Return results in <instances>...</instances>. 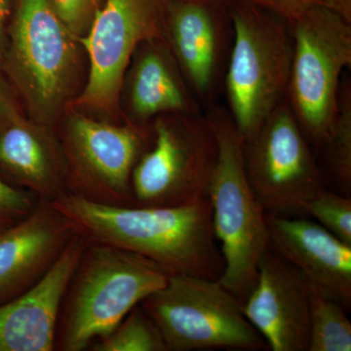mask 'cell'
<instances>
[{
  "mask_svg": "<svg viewBox=\"0 0 351 351\" xmlns=\"http://www.w3.org/2000/svg\"><path fill=\"white\" fill-rule=\"evenodd\" d=\"M86 245L76 234L38 283L0 304V351L56 350L62 304Z\"/></svg>",
  "mask_w": 351,
  "mask_h": 351,
  "instance_id": "obj_14",
  "label": "cell"
},
{
  "mask_svg": "<svg viewBox=\"0 0 351 351\" xmlns=\"http://www.w3.org/2000/svg\"><path fill=\"white\" fill-rule=\"evenodd\" d=\"M10 14V0H0V56L5 50L6 24Z\"/></svg>",
  "mask_w": 351,
  "mask_h": 351,
  "instance_id": "obj_27",
  "label": "cell"
},
{
  "mask_svg": "<svg viewBox=\"0 0 351 351\" xmlns=\"http://www.w3.org/2000/svg\"><path fill=\"white\" fill-rule=\"evenodd\" d=\"M282 19L289 25L302 17L308 9L323 3V0H247Z\"/></svg>",
  "mask_w": 351,
  "mask_h": 351,
  "instance_id": "obj_25",
  "label": "cell"
},
{
  "mask_svg": "<svg viewBox=\"0 0 351 351\" xmlns=\"http://www.w3.org/2000/svg\"><path fill=\"white\" fill-rule=\"evenodd\" d=\"M243 159L249 182L267 214L304 217L306 203L326 188L287 99L244 138Z\"/></svg>",
  "mask_w": 351,
  "mask_h": 351,
  "instance_id": "obj_8",
  "label": "cell"
},
{
  "mask_svg": "<svg viewBox=\"0 0 351 351\" xmlns=\"http://www.w3.org/2000/svg\"><path fill=\"white\" fill-rule=\"evenodd\" d=\"M323 3L351 23V0H323Z\"/></svg>",
  "mask_w": 351,
  "mask_h": 351,
  "instance_id": "obj_28",
  "label": "cell"
},
{
  "mask_svg": "<svg viewBox=\"0 0 351 351\" xmlns=\"http://www.w3.org/2000/svg\"><path fill=\"white\" fill-rule=\"evenodd\" d=\"M19 113L16 110L12 95L6 82L0 75V127L17 119Z\"/></svg>",
  "mask_w": 351,
  "mask_h": 351,
  "instance_id": "obj_26",
  "label": "cell"
},
{
  "mask_svg": "<svg viewBox=\"0 0 351 351\" xmlns=\"http://www.w3.org/2000/svg\"><path fill=\"white\" fill-rule=\"evenodd\" d=\"M92 351H168L161 332L141 304L134 307L107 336L96 339Z\"/></svg>",
  "mask_w": 351,
  "mask_h": 351,
  "instance_id": "obj_21",
  "label": "cell"
},
{
  "mask_svg": "<svg viewBox=\"0 0 351 351\" xmlns=\"http://www.w3.org/2000/svg\"><path fill=\"white\" fill-rule=\"evenodd\" d=\"M171 276L138 254L87 241L62 304L57 350H86L162 288Z\"/></svg>",
  "mask_w": 351,
  "mask_h": 351,
  "instance_id": "obj_2",
  "label": "cell"
},
{
  "mask_svg": "<svg viewBox=\"0 0 351 351\" xmlns=\"http://www.w3.org/2000/svg\"><path fill=\"white\" fill-rule=\"evenodd\" d=\"M58 17L75 38L86 34L100 0H50Z\"/></svg>",
  "mask_w": 351,
  "mask_h": 351,
  "instance_id": "obj_24",
  "label": "cell"
},
{
  "mask_svg": "<svg viewBox=\"0 0 351 351\" xmlns=\"http://www.w3.org/2000/svg\"><path fill=\"white\" fill-rule=\"evenodd\" d=\"M318 151L322 154L326 182H332L337 193L351 195V85L341 82L339 108L332 130Z\"/></svg>",
  "mask_w": 351,
  "mask_h": 351,
  "instance_id": "obj_19",
  "label": "cell"
},
{
  "mask_svg": "<svg viewBox=\"0 0 351 351\" xmlns=\"http://www.w3.org/2000/svg\"><path fill=\"white\" fill-rule=\"evenodd\" d=\"M269 245L322 294L351 306V245L304 217L267 214Z\"/></svg>",
  "mask_w": 351,
  "mask_h": 351,
  "instance_id": "obj_15",
  "label": "cell"
},
{
  "mask_svg": "<svg viewBox=\"0 0 351 351\" xmlns=\"http://www.w3.org/2000/svg\"><path fill=\"white\" fill-rule=\"evenodd\" d=\"M243 313L272 351H307L311 283L271 246L258 265Z\"/></svg>",
  "mask_w": 351,
  "mask_h": 351,
  "instance_id": "obj_13",
  "label": "cell"
},
{
  "mask_svg": "<svg viewBox=\"0 0 351 351\" xmlns=\"http://www.w3.org/2000/svg\"><path fill=\"white\" fill-rule=\"evenodd\" d=\"M51 204L88 242L138 254L171 274L219 279L223 274L208 197L177 206H113L68 193Z\"/></svg>",
  "mask_w": 351,
  "mask_h": 351,
  "instance_id": "obj_1",
  "label": "cell"
},
{
  "mask_svg": "<svg viewBox=\"0 0 351 351\" xmlns=\"http://www.w3.org/2000/svg\"><path fill=\"white\" fill-rule=\"evenodd\" d=\"M151 147L132 173L138 206H177L207 197L218 144L202 113H166L156 117Z\"/></svg>",
  "mask_w": 351,
  "mask_h": 351,
  "instance_id": "obj_7",
  "label": "cell"
},
{
  "mask_svg": "<svg viewBox=\"0 0 351 351\" xmlns=\"http://www.w3.org/2000/svg\"><path fill=\"white\" fill-rule=\"evenodd\" d=\"M232 44L223 80L228 112L244 138L287 97L290 25L247 0L230 3Z\"/></svg>",
  "mask_w": 351,
  "mask_h": 351,
  "instance_id": "obj_4",
  "label": "cell"
},
{
  "mask_svg": "<svg viewBox=\"0 0 351 351\" xmlns=\"http://www.w3.org/2000/svg\"><path fill=\"white\" fill-rule=\"evenodd\" d=\"M290 27L293 59L286 99L309 145L319 149L338 112L341 75L351 66V23L319 4Z\"/></svg>",
  "mask_w": 351,
  "mask_h": 351,
  "instance_id": "obj_5",
  "label": "cell"
},
{
  "mask_svg": "<svg viewBox=\"0 0 351 351\" xmlns=\"http://www.w3.org/2000/svg\"><path fill=\"white\" fill-rule=\"evenodd\" d=\"M206 117L218 144L207 197L225 263L219 281L243 304L257 278L258 262L269 246L267 213L249 182L244 138L228 110L213 105Z\"/></svg>",
  "mask_w": 351,
  "mask_h": 351,
  "instance_id": "obj_3",
  "label": "cell"
},
{
  "mask_svg": "<svg viewBox=\"0 0 351 351\" xmlns=\"http://www.w3.org/2000/svg\"><path fill=\"white\" fill-rule=\"evenodd\" d=\"M75 235L66 216L41 201L27 218L0 230V304L38 283Z\"/></svg>",
  "mask_w": 351,
  "mask_h": 351,
  "instance_id": "obj_16",
  "label": "cell"
},
{
  "mask_svg": "<svg viewBox=\"0 0 351 351\" xmlns=\"http://www.w3.org/2000/svg\"><path fill=\"white\" fill-rule=\"evenodd\" d=\"M152 134V133H151ZM151 134L76 115L66 130L69 193L113 206L134 205L132 173L152 145Z\"/></svg>",
  "mask_w": 351,
  "mask_h": 351,
  "instance_id": "obj_11",
  "label": "cell"
},
{
  "mask_svg": "<svg viewBox=\"0 0 351 351\" xmlns=\"http://www.w3.org/2000/svg\"><path fill=\"white\" fill-rule=\"evenodd\" d=\"M141 306L156 322L168 351L267 346L245 316L242 302L219 279L172 274Z\"/></svg>",
  "mask_w": 351,
  "mask_h": 351,
  "instance_id": "obj_6",
  "label": "cell"
},
{
  "mask_svg": "<svg viewBox=\"0 0 351 351\" xmlns=\"http://www.w3.org/2000/svg\"><path fill=\"white\" fill-rule=\"evenodd\" d=\"M75 36L50 0H19L6 66L40 124H49L64 100L75 64Z\"/></svg>",
  "mask_w": 351,
  "mask_h": 351,
  "instance_id": "obj_9",
  "label": "cell"
},
{
  "mask_svg": "<svg viewBox=\"0 0 351 351\" xmlns=\"http://www.w3.org/2000/svg\"><path fill=\"white\" fill-rule=\"evenodd\" d=\"M230 4L219 0H175L163 38L201 107H211L223 86L232 44Z\"/></svg>",
  "mask_w": 351,
  "mask_h": 351,
  "instance_id": "obj_12",
  "label": "cell"
},
{
  "mask_svg": "<svg viewBox=\"0 0 351 351\" xmlns=\"http://www.w3.org/2000/svg\"><path fill=\"white\" fill-rule=\"evenodd\" d=\"M0 168L41 202L69 193L61 152L45 132L20 117L0 127Z\"/></svg>",
  "mask_w": 351,
  "mask_h": 351,
  "instance_id": "obj_17",
  "label": "cell"
},
{
  "mask_svg": "<svg viewBox=\"0 0 351 351\" xmlns=\"http://www.w3.org/2000/svg\"><path fill=\"white\" fill-rule=\"evenodd\" d=\"M36 195L0 179V230L19 223L38 206Z\"/></svg>",
  "mask_w": 351,
  "mask_h": 351,
  "instance_id": "obj_23",
  "label": "cell"
},
{
  "mask_svg": "<svg viewBox=\"0 0 351 351\" xmlns=\"http://www.w3.org/2000/svg\"><path fill=\"white\" fill-rule=\"evenodd\" d=\"M304 215L311 216L337 239L351 245L350 196L322 189L306 203Z\"/></svg>",
  "mask_w": 351,
  "mask_h": 351,
  "instance_id": "obj_22",
  "label": "cell"
},
{
  "mask_svg": "<svg viewBox=\"0 0 351 351\" xmlns=\"http://www.w3.org/2000/svg\"><path fill=\"white\" fill-rule=\"evenodd\" d=\"M157 38L141 44L129 85L132 114L140 122L166 113H200L196 100L179 64Z\"/></svg>",
  "mask_w": 351,
  "mask_h": 351,
  "instance_id": "obj_18",
  "label": "cell"
},
{
  "mask_svg": "<svg viewBox=\"0 0 351 351\" xmlns=\"http://www.w3.org/2000/svg\"><path fill=\"white\" fill-rule=\"evenodd\" d=\"M175 0H105L80 38L90 60V75L80 104L110 110L117 106L127 66L138 46L163 38Z\"/></svg>",
  "mask_w": 351,
  "mask_h": 351,
  "instance_id": "obj_10",
  "label": "cell"
},
{
  "mask_svg": "<svg viewBox=\"0 0 351 351\" xmlns=\"http://www.w3.org/2000/svg\"><path fill=\"white\" fill-rule=\"evenodd\" d=\"M348 309L311 284V328L307 351H350Z\"/></svg>",
  "mask_w": 351,
  "mask_h": 351,
  "instance_id": "obj_20",
  "label": "cell"
}]
</instances>
